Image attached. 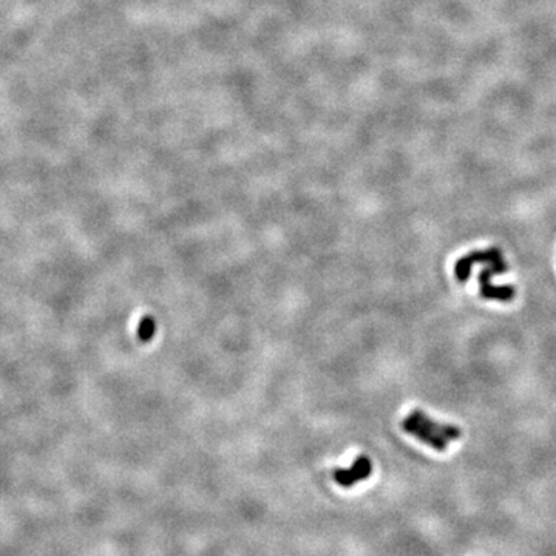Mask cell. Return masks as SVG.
<instances>
[{
    "label": "cell",
    "mask_w": 556,
    "mask_h": 556,
    "mask_svg": "<svg viewBox=\"0 0 556 556\" xmlns=\"http://www.w3.org/2000/svg\"><path fill=\"white\" fill-rule=\"evenodd\" d=\"M402 430L440 453L449 449L451 440H458L462 436V430L456 425L439 423L425 414L422 410L411 411L402 421Z\"/></svg>",
    "instance_id": "1"
},
{
    "label": "cell",
    "mask_w": 556,
    "mask_h": 556,
    "mask_svg": "<svg viewBox=\"0 0 556 556\" xmlns=\"http://www.w3.org/2000/svg\"><path fill=\"white\" fill-rule=\"evenodd\" d=\"M155 331H156V323L155 319L151 315H146L142 317L140 324H138V338L142 342H150L151 338L155 336Z\"/></svg>",
    "instance_id": "4"
},
{
    "label": "cell",
    "mask_w": 556,
    "mask_h": 556,
    "mask_svg": "<svg viewBox=\"0 0 556 556\" xmlns=\"http://www.w3.org/2000/svg\"><path fill=\"white\" fill-rule=\"evenodd\" d=\"M373 474V462L366 456V454H360V456L352 462L350 468H336L332 473V478L340 487L351 488L356 486L357 482H362L370 478Z\"/></svg>",
    "instance_id": "3"
},
{
    "label": "cell",
    "mask_w": 556,
    "mask_h": 556,
    "mask_svg": "<svg viewBox=\"0 0 556 556\" xmlns=\"http://www.w3.org/2000/svg\"><path fill=\"white\" fill-rule=\"evenodd\" d=\"M492 263H505L504 255L501 249L497 248H488L486 250H473L468 252L467 255L460 257L456 264H454V277L460 283L470 278L472 269L476 264H492Z\"/></svg>",
    "instance_id": "2"
}]
</instances>
